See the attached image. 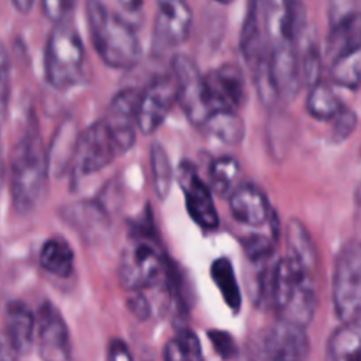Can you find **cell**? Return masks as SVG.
<instances>
[{
  "instance_id": "cell-21",
  "label": "cell",
  "mask_w": 361,
  "mask_h": 361,
  "mask_svg": "<svg viewBox=\"0 0 361 361\" xmlns=\"http://www.w3.org/2000/svg\"><path fill=\"white\" fill-rule=\"evenodd\" d=\"M39 267L59 279L71 277L74 271V252L69 243L59 236L46 240L39 252Z\"/></svg>"
},
{
  "instance_id": "cell-31",
  "label": "cell",
  "mask_w": 361,
  "mask_h": 361,
  "mask_svg": "<svg viewBox=\"0 0 361 361\" xmlns=\"http://www.w3.org/2000/svg\"><path fill=\"white\" fill-rule=\"evenodd\" d=\"M11 99V62L4 42L0 41V123L7 118Z\"/></svg>"
},
{
  "instance_id": "cell-37",
  "label": "cell",
  "mask_w": 361,
  "mask_h": 361,
  "mask_svg": "<svg viewBox=\"0 0 361 361\" xmlns=\"http://www.w3.org/2000/svg\"><path fill=\"white\" fill-rule=\"evenodd\" d=\"M106 356L108 360H116V361H130L133 355H130L129 348H127L126 342L122 338H111L106 349Z\"/></svg>"
},
{
  "instance_id": "cell-32",
  "label": "cell",
  "mask_w": 361,
  "mask_h": 361,
  "mask_svg": "<svg viewBox=\"0 0 361 361\" xmlns=\"http://www.w3.org/2000/svg\"><path fill=\"white\" fill-rule=\"evenodd\" d=\"M176 342H178L180 349L183 353V358L187 361H196L203 360V349H201L200 337L196 335V331L190 330L187 326H178L175 337Z\"/></svg>"
},
{
  "instance_id": "cell-10",
  "label": "cell",
  "mask_w": 361,
  "mask_h": 361,
  "mask_svg": "<svg viewBox=\"0 0 361 361\" xmlns=\"http://www.w3.org/2000/svg\"><path fill=\"white\" fill-rule=\"evenodd\" d=\"M173 78L176 83V102L190 123L203 127L208 118L203 94V74L189 55L178 53L173 59Z\"/></svg>"
},
{
  "instance_id": "cell-24",
  "label": "cell",
  "mask_w": 361,
  "mask_h": 361,
  "mask_svg": "<svg viewBox=\"0 0 361 361\" xmlns=\"http://www.w3.org/2000/svg\"><path fill=\"white\" fill-rule=\"evenodd\" d=\"M305 106L312 118L319 120V122H330L344 104H342L341 97L334 92V88L319 80L312 87H309Z\"/></svg>"
},
{
  "instance_id": "cell-19",
  "label": "cell",
  "mask_w": 361,
  "mask_h": 361,
  "mask_svg": "<svg viewBox=\"0 0 361 361\" xmlns=\"http://www.w3.org/2000/svg\"><path fill=\"white\" fill-rule=\"evenodd\" d=\"M286 242H288V256L286 257H289V261L295 263L305 274L317 275L319 254H317L316 243H314L309 229L298 219L289 221Z\"/></svg>"
},
{
  "instance_id": "cell-30",
  "label": "cell",
  "mask_w": 361,
  "mask_h": 361,
  "mask_svg": "<svg viewBox=\"0 0 361 361\" xmlns=\"http://www.w3.org/2000/svg\"><path fill=\"white\" fill-rule=\"evenodd\" d=\"M331 122V140L335 143H342V141L349 140L351 134L355 133L358 127V115L353 111L349 106H342L341 111L330 120Z\"/></svg>"
},
{
  "instance_id": "cell-25",
  "label": "cell",
  "mask_w": 361,
  "mask_h": 361,
  "mask_svg": "<svg viewBox=\"0 0 361 361\" xmlns=\"http://www.w3.org/2000/svg\"><path fill=\"white\" fill-rule=\"evenodd\" d=\"M203 129L224 145L242 143L245 136V126L238 111H215L204 120Z\"/></svg>"
},
{
  "instance_id": "cell-4",
  "label": "cell",
  "mask_w": 361,
  "mask_h": 361,
  "mask_svg": "<svg viewBox=\"0 0 361 361\" xmlns=\"http://www.w3.org/2000/svg\"><path fill=\"white\" fill-rule=\"evenodd\" d=\"M44 74L49 87L59 92L71 90L83 81L85 46L73 21L53 23L44 49Z\"/></svg>"
},
{
  "instance_id": "cell-23",
  "label": "cell",
  "mask_w": 361,
  "mask_h": 361,
  "mask_svg": "<svg viewBox=\"0 0 361 361\" xmlns=\"http://www.w3.org/2000/svg\"><path fill=\"white\" fill-rule=\"evenodd\" d=\"M360 69H361V49L360 42L348 46L342 51L335 53L331 62V81L342 88L358 90L360 88Z\"/></svg>"
},
{
  "instance_id": "cell-36",
  "label": "cell",
  "mask_w": 361,
  "mask_h": 361,
  "mask_svg": "<svg viewBox=\"0 0 361 361\" xmlns=\"http://www.w3.org/2000/svg\"><path fill=\"white\" fill-rule=\"evenodd\" d=\"M130 296L127 298V307L136 319L147 321L152 316V305L143 291H129Z\"/></svg>"
},
{
  "instance_id": "cell-8",
  "label": "cell",
  "mask_w": 361,
  "mask_h": 361,
  "mask_svg": "<svg viewBox=\"0 0 361 361\" xmlns=\"http://www.w3.org/2000/svg\"><path fill=\"white\" fill-rule=\"evenodd\" d=\"M203 94L208 115L215 111H238L247 101L245 74L235 63L212 69L203 76Z\"/></svg>"
},
{
  "instance_id": "cell-6",
  "label": "cell",
  "mask_w": 361,
  "mask_h": 361,
  "mask_svg": "<svg viewBox=\"0 0 361 361\" xmlns=\"http://www.w3.org/2000/svg\"><path fill=\"white\" fill-rule=\"evenodd\" d=\"M331 300L338 319H358L361 312V249L356 240L344 243L337 254Z\"/></svg>"
},
{
  "instance_id": "cell-35",
  "label": "cell",
  "mask_w": 361,
  "mask_h": 361,
  "mask_svg": "<svg viewBox=\"0 0 361 361\" xmlns=\"http://www.w3.org/2000/svg\"><path fill=\"white\" fill-rule=\"evenodd\" d=\"M208 338H210L215 353H217L221 358L231 360L238 356V348H236L235 338H233V335L228 334V331L210 330L208 331Z\"/></svg>"
},
{
  "instance_id": "cell-39",
  "label": "cell",
  "mask_w": 361,
  "mask_h": 361,
  "mask_svg": "<svg viewBox=\"0 0 361 361\" xmlns=\"http://www.w3.org/2000/svg\"><path fill=\"white\" fill-rule=\"evenodd\" d=\"M118 4L123 11L134 14V13H141L145 0H118Z\"/></svg>"
},
{
  "instance_id": "cell-34",
  "label": "cell",
  "mask_w": 361,
  "mask_h": 361,
  "mask_svg": "<svg viewBox=\"0 0 361 361\" xmlns=\"http://www.w3.org/2000/svg\"><path fill=\"white\" fill-rule=\"evenodd\" d=\"M76 4L78 0H41V9L51 23H59L73 16Z\"/></svg>"
},
{
  "instance_id": "cell-38",
  "label": "cell",
  "mask_w": 361,
  "mask_h": 361,
  "mask_svg": "<svg viewBox=\"0 0 361 361\" xmlns=\"http://www.w3.org/2000/svg\"><path fill=\"white\" fill-rule=\"evenodd\" d=\"M162 356H164V360H169V361H185L182 349H180L178 342H176L175 338H171V341L166 344L164 351H162Z\"/></svg>"
},
{
  "instance_id": "cell-28",
  "label": "cell",
  "mask_w": 361,
  "mask_h": 361,
  "mask_svg": "<svg viewBox=\"0 0 361 361\" xmlns=\"http://www.w3.org/2000/svg\"><path fill=\"white\" fill-rule=\"evenodd\" d=\"M150 169H152V185L155 194L161 201L171 192L173 185V166L169 155L161 143H154L150 147Z\"/></svg>"
},
{
  "instance_id": "cell-29",
  "label": "cell",
  "mask_w": 361,
  "mask_h": 361,
  "mask_svg": "<svg viewBox=\"0 0 361 361\" xmlns=\"http://www.w3.org/2000/svg\"><path fill=\"white\" fill-rule=\"evenodd\" d=\"M279 242V217L271 221L270 228L267 233H254V235L247 236L242 240L245 254L249 256L250 261L254 263H267L275 252V247Z\"/></svg>"
},
{
  "instance_id": "cell-15",
  "label": "cell",
  "mask_w": 361,
  "mask_h": 361,
  "mask_svg": "<svg viewBox=\"0 0 361 361\" xmlns=\"http://www.w3.org/2000/svg\"><path fill=\"white\" fill-rule=\"evenodd\" d=\"M192 9L187 0H157L154 37L162 48H176L189 39L192 30Z\"/></svg>"
},
{
  "instance_id": "cell-41",
  "label": "cell",
  "mask_w": 361,
  "mask_h": 361,
  "mask_svg": "<svg viewBox=\"0 0 361 361\" xmlns=\"http://www.w3.org/2000/svg\"><path fill=\"white\" fill-rule=\"evenodd\" d=\"M4 176H6V161H4L2 140H0V187H2V183H4Z\"/></svg>"
},
{
  "instance_id": "cell-16",
  "label": "cell",
  "mask_w": 361,
  "mask_h": 361,
  "mask_svg": "<svg viewBox=\"0 0 361 361\" xmlns=\"http://www.w3.org/2000/svg\"><path fill=\"white\" fill-rule=\"evenodd\" d=\"M228 197L233 219L247 229L267 228L275 215L267 194L254 183L236 185Z\"/></svg>"
},
{
  "instance_id": "cell-33",
  "label": "cell",
  "mask_w": 361,
  "mask_h": 361,
  "mask_svg": "<svg viewBox=\"0 0 361 361\" xmlns=\"http://www.w3.org/2000/svg\"><path fill=\"white\" fill-rule=\"evenodd\" d=\"M358 21L356 0H330V28Z\"/></svg>"
},
{
  "instance_id": "cell-20",
  "label": "cell",
  "mask_w": 361,
  "mask_h": 361,
  "mask_svg": "<svg viewBox=\"0 0 361 361\" xmlns=\"http://www.w3.org/2000/svg\"><path fill=\"white\" fill-rule=\"evenodd\" d=\"M78 133L74 123L63 122L62 126L56 129L55 136H53V143L49 150H46V157H48V173L49 176H60L66 173L67 168H71V161H73L74 145H76Z\"/></svg>"
},
{
  "instance_id": "cell-43",
  "label": "cell",
  "mask_w": 361,
  "mask_h": 361,
  "mask_svg": "<svg viewBox=\"0 0 361 361\" xmlns=\"http://www.w3.org/2000/svg\"><path fill=\"white\" fill-rule=\"evenodd\" d=\"M2 342H0V358H7V356L6 355H4V353H2Z\"/></svg>"
},
{
  "instance_id": "cell-22",
  "label": "cell",
  "mask_w": 361,
  "mask_h": 361,
  "mask_svg": "<svg viewBox=\"0 0 361 361\" xmlns=\"http://www.w3.org/2000/svg\"><path fill=\"white\" fill-rule=\"evenodd\" d=\"M361 344V324L358 319L342 321L341 326L330 335L326 345V358L330 361L351 360L358 356Z\"/></svg>"
},
{
  "instance_id": "cell-13",
  "label": "cell",
  "mask_w": 361,
  "mask_h": 361,
  "mask_svg": "<svg viewBox=\"0 0 361 361\" xmlns=\"http://www.w3.org/2000/svg\"><path fill=\"white\" fill-rule=\"evenodd\" d=\"M35 344L46 361H66L73 356L66 319L51 302H44L35 312Z\"/></svg>"
},
{
  "instance_id": "cell-18",
  "label": "cell",
  "mask_w": 361,
  "mask_h": 361,
  "mask_svg": "<svg viewBox=\"0 0 361 361\" xmlns=\"http://www.w3.org/2000/svg\"><path fill=\"white\" fill-rule=\"evenodd\" d=\"M6 335L14 356H27L35 345V314L23 302L13 300L4 310Z\"/></svg>"
},
{
  "instance_id": "cell-11",
  "label": "cell",
  "mask_w": 361,
  "mask_h": 361,
  "mask_svg": "<svg viewBox=\"0 0 361 361\" xmlns=\"http://www.w3.org/2000/svg\"><path fill=\"white\" fill-rule=\"evenodd\" d=\"M257 353L254 356L275 361H298L309 358L310 341L305 328L279 319L259 338Z\"/></svg>"
},
{
  "instance_id": "cell-40",
  "label": "cell",
  "mask_w": 361,
  "mask_h": 361,
  "mask_svg": "<svg viewBox=\"0 0 361 361\" xmlns=\"http://www.w3.org/2000/svg\"><path fill=\"white\" fill-rule=\"evenodd\" d=\"M34 4H35V0H13V6L16 7L18 13H23V14L30 13L32 7H34Z\"/></svg>"
},
{
  "instance_id": "cell-14",
  "label": "cell",
  "mask_w": 361,
  "mask_h": 361,
  "mask_svg": "<svg viewBox=\"0 0 361 361\" xmlns=\"http://www.w3.org/2000/svg\"><path fill=\"white\" fill-rule=\"evenodd\" d=\"M137 101H140V90L123 88L111 99L108 106V115L104 122L120 155L127 154L136 143Z\"/></svg>"
},
{
  "instance_id": "cell-27",
  "label": "cell",
  "mask_w": 361,
  "mask_h": 361,
  "mask_svg": "<svg viewBox=\"0 0 361 361\" xmlns=\"http://www.w3.org/2000/svg\"><path fill=\"white\" fill-rule=\"evenodd\" d=\"M240 178V164L231 155H222L217 157L210 164L208 169V182H210V190L219 194L221 197H228L238 185Z\"/></svg>"
},
{
  "instance_id": "cell-9",
  "label": "cell",
  "mask_w": 361,
  "mask_h": 361,
  "mask_svg": "<svg viewBox=\"0 0 361 361\" xmlns=\"http://www.w3.org/2000/svg\"><path fill=\"white\" fill-rule=\"evenodd\" d=\"M176 104V83L173 74L159 76L140 92L136 126L143 136H152L164 123Z\"/></svg>"
},
{
  "instance_id": "cell-1",
  "label": "cell",
  "mask_w": 361,
  "mask_h": 361,
  "mask_svg": "<svg viewBox=\"0 0 361 361\" xmlns=\"http://www.w3.org/2000/svg\"><path fill=\"white\" fill-rule=\"evenodd\" d=\"M48 176V157L39 133V123L32 116L11 154V200L18 214H30L37 207L46 190Z\"/></svg>"
},
{
  "instance_id": "cell-12",
  "label": "cell",
  "mask_w": 361,
  "mask_h": 361,
  "mask_svg": "<svg viewBox=\"0 0 361 361\" xmlns=\"http://www.w3.org/2000/svg\"><path fill=\"white\" fill-rule=\"evenodd\" d=\"M178 185L185 196V207L189 217L204 231H215L219 228L217 208H215L212 190L190 162H182L178 168Z\"/></svg>"
},
{
  "instance_id": "cell-26",
  "label": "cell",
  "mask_w": 361,
  "mask_h": 361,
  "mask_svg": "<svg viewBox=\"0 0 361 361\" xmlns=\"http://www.w3.org/2000/svg\"><path fill=\"white\" fill-rule=\"evenodd\" d=\"M210 275L214 284L221 291L226 305L231 309V312L238 314L240 307H242V293H240V286L238 281H236L235 268H233L231 261L228 257H217L212 263Z\"/></svg>"
},
{
  "instance_id": "cell-5",
  "label": "cell",
  "mask_w": 361,
  "mask_h": 361,
  "mask_svg": "<svg viewBox=\"0 0 361 361\" xmlns=\"http://www.w3.org/2000/svg\"><path fill=\"white\" fill-rule=\"evenodd\" d=\"M169 267L162 250L150 235L134 233L129 245L120 254L118 279L126 291H145L164 284Z\"/></svg>"
},
{
  "instance_id": "cell-42",
  "label": "cell",
  "mask_w": 361,
  "mask_h": 361,
  "mask_svg": "<svg viewBox=\"0 0 361 361\" xmlns=\"http://www.w3.org/2000/svg\"><path fill=\"white\" fill-rule=\"evenodd\" d=\"M215 2L222 4V6H229V4H233V2H235V0H215Z\"/></svg>"
},
{
  "instance_id": "cell-7",
  "label": "cell",
  "mask_w": 361,
  "mask_h": 361,
  "mask_svg": "<svg viewBox=\"0 0 361 361\" xmlns=\"http://www.w3.org/2000/svg\"><path fill=\"white\" fill-rule=\"evenodd\" d=\"M118 155L111 133L104 120H101L78 134L71 169L76 178H83L108 168Z\"/></svg>"
},
{
  "instance_id": "cell-2",
  "label": "cell",
  "mask_w": 361,
  "mask_h": 361,
  "mask_svg": "<svg viewBox=\"0 0 361 361\" xmlns=\"http://www.w3.org/2000/svg\"><path fill=\"white\" fill-rule=\"evenodd\" d=\"M85 14L92 46L106 66L130 69L140 62L143 48L133 25L109 11L102 0H87Z\"/></svg>"
},
{
  "instance_id": "cell-3",
  "label": "cell",
  "mask_w": 361,
  "mask_h": 361,
  "mask_svg": "<svg viewBox=\"0 0 361 361\" xmlns=\"http://www.w3.org/2000/svg\"><path fill=\"white\" fill-rule=\"evenodd\" d=\"M270 303L282 321L307 328L319 303L317 275L305 274L289 257H282L270 270Z\"/></svg>"
},
{
  "instance_id": "cell-17",
  "label": "cell",
  "mask_w": 361,
  "mask_h": 361,
  "mask_svg": "<svg viewBox=\"0 0 361 361\" xmlns=\"http://www.w3.org/2000/svg\"><path fill=\"white\" fill-rule=\"evenodd\" d=\"M63 222L69 224L81 238L88 243H95L108 233L109 215L102 204L94 201H80L60 208Z\"/></svg>"
}]
</instances>
